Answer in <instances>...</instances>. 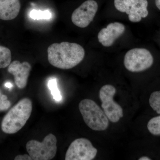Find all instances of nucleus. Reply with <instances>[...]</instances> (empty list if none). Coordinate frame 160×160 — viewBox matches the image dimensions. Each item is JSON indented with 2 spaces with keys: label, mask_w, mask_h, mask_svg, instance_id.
<instances>
[{
  "label": "nucleus",
  "mask_w": 160,
  "mask_h": 160,
  "mask_svg": "<svg viewBox=\"0 0 160 160\" xmlns=\"http://www.w3.org/2000/svg\"><path fill=\"white\" fill-rule=\"evenodd\" d=\"M147 128L151 134L160 136V116L149 120L147 124Z\"/></svg>",
  "instance_id": "14"
},
{
  "label": "nucleus",
  "mask_w": 160,
  "mask_h": 160,
  "mask_svg": "<svg viewBox=\"0 0 160 160\" xmlns=\"http://www.w3.org/2000/svg\"><path fill=\"white\" fill-rule=\"evenodd\" d=\"M98 9V3L96 1L87 0L72 12V22L78 27L86 28L93 20Z\"/></svg>",
  "instance_id": "9"
},
{
  "label": "nucleus",
  "mask_w": 160,
  "mask_h": 160,
  "mask_svg": "<svg viewBox=\"0 0 160 160\" xmlns=\"http://www.w3.org/2000/svg\"><path fill=\"white\" fill-rule=\"evenodd\" d=\"M98 150L89 140L80 138L73 141L67 149L66 160H92L96 156Z\"/></svg>",
  "instance_id": "8"
},
{
  "label": "nucleus",
  "mask_w": 160,
  "mask_h": 160,
  "mask_svg": "<svg viewBox=\"0 0 160 160\" xmlns=\"http://www.w3.org/2000/svg\"><path fill=\"white\" fill-rule=\"evenodd\" d=\"M114 4L118 10L128 15L132 22H138L149 13L147 0H114Z\"/></svg>",
  "instance_id": "7"
},
{
  "label": "nucleus",
  "mask_w": 160,
  "mask_h": 160,
  "mask_svg": "<svg viewBox=\"0 0 160 160\" xmlns=\"http://www.w3.org/2000/svg\"><path fill=\"white\" fill-rule=\"evenodd\" d=\"M116 92V89L111 85L103 86L99 91L102 109L108 119L113 123L118 122L123 117L122 108L113 100Z\"/></svg>",
  "instance_id": "6"
},
{
  "label": "nucleus",
  "mask_w": 160,
  "mask_h": 160,
  "mask_svg": "<svg viewBox=\"0 0 160 160\" xmlns=\"http://www.w3.org/2000/svg\"><path fill=\"white\" fill-rule=\"evenodd\" d=\"M48 59L51 65L62 69H72L82 61L84 48L77 43L62 42L53 43L48 47Z\"/></svg>",
  "instance_id": "1"
},
{
  "label": "nucleus",
  "mask_w": 160,
  "mask_h": 160,
  "mask_svg": "<svg viewBox=\"0 0 160 160\" xmlns=\"http://www.w3.org/2000/svg\"><path fill=\"white\" fill-rule=\"evenodd\" d=\"M5 86H6V87H8V88H10L12 86V85L10 83H7L5 84Z\"/></svg>",
  "instance_id": "22"
},
{
  "label": "nucleus",
  "mask_w": 160,
  "mask_h": 160,
  "mask_svg": "<svg viewBox=\"0 0 160 160\" xmlns=\"http://www.w3.org/2000/svg\"><path fill=\"white\" fill-rule=\"evenodd\" d=\"M11 106V102L8 100V98L2 94L0 91V111H4L9 109Z\"/></svg>",
  "instance_id": "18"
},
{
  "label": "nucleus",
  "mask_w": 160,
  "mask_h": 160,
  "mask_svg": "<svg viewBox=\"0 0 160 160\" xmlns=\"http://www.w3.org/2000/svg\"><path fill=\"white\" fill-rule=\"evenodd\" d=\"M57 143L55 136L49 133L42 142L34 140L29 141L26 144V150L32 160H51L56 154Z\"/></svg>",
  "instance_id": "4"
},
{
  "label": "nucleus",
  "mask_w": 160,
  "mask_h": 160,
  "mask_svg": "<svg viewBox=\"0 0 160 160\" xmlns=\"http://www.w3.org/2000/svg\"><path fill=\"white\" fill-rule=\"evenodd\" d=\"M32 108L30 99L24 98L19 101L3 118L2 131L7 134H14L21 130L30 118Z\"/></svg>",
  "instance_id": "2"
},
{
  "label": "nucleus",
  "mask_w": 160,
  "mask_h": 160,
  "mask_svg": "<svg viewBox=\"0 0 160 160\" xmlns=\"http://www.w3.org/2000/svg\"><path fill=\"white\" fill-rule=\"evenodd\" d=\"M153 63V57L150 52L143 48L130 49L124 57V66L132 72L144 71L151 67Z\"/></svg>",
  "instance_id": "5"
},
{
  "label": "nucleus",
  "mask_w": 160,
  "mask_h": 160,
  "mask_svg": "<svg viewBox=\"0 0 160 160\" xmlns=\"http://www.w3.org/2000/svg\"><path fill=\"white\" fill-rule=\"evenodd\" d=\"M31 69V65L28 62L21 63L14 61L8 66V71L14 76L15 83L18 88L23 89L27 86Z\"/></svg>",
  "instance_id": "10"
},
{
  "label": "nucleus",
  "mask_w": 160,
  "mask_h": 160,
  "mask_svg": "<svg viewBox=\"0 0 160 160\" xmlns=\"http://www.w3.org/2000/svg\"><path fill=\"white\" fill-rule=\"evenodd\" d=\"M156 6L160 10V0H155Z\"/></svg>",
  "instance_id": "20"
},
{
  "label": "nucleus",
  "mask_w": 160,
  "mask_h": 160,
  "mask_svg": "<svg viewBox=\"0 0 160 160\" xmlns=\"http://www.w3.org/2000/svg\"><path fill=\"white\" fill-rule=\"evenodd\" d=\"M29 16L34 20L49 19L51 18L52 14L49 10L42 11L33 9L30 12Z\"/></svg>",
  "instance_id": "17"
},
{
  "label": "nucleus",
  "mask_w": 160,
  "mask_h": 160,
  "mask_svg": "<svg viewBox=\"0 0 160 160\" xmlns=\"http://www.w3.org/2000/svg\"><path fill=\"white\" fill-rule=\"evenodd\" d=\"M48 87L51 91L53 98L57 101H61L62 97L58 89L57 80L56 79L52 78L49 80L48 82Z\"/></svg>",
  "instance_id": "16"
},
{
  "label": "nucleus",
  "mask_w": 160,
  "mask_h": 160,
  "mask_svg": "<svg viewBox=\"0 0 160 160\" xmlns=\"http://www.w3.org/2000/svg\"><path fill=\"white\" fill-rule=\"evenodd\" d=\"M139 160H151L150 158L147 157H142L138 159Z\"/></svg>",
  "instance_id": "21"
},
{
  "label": "nucleus",
  "mask_w": 160,
  "mask_h": 160,
  "mask_svg": "<svg viewBox=\"0 0 160 160\" xmlns=\"http://www.w3.org/2000/svg\"><path fill=\"white\" fill-rule=\"evenodd\" d=\"M20 9L19 0H0V19L9 21L15 18Z\"/></svg>",
  "instance_id": "12"
},
{
  "label": "nucleus",
  "mask_w": 160,
  "mask_h": 160,
  "mask_svg": "<svg viewBox=\"0 0 160 160\" xmlns=\"http://www.w3.org/2000/svg\"><path fill=\"white\" fill-rule=\"evenodd\" d=\"M78 107L84 122L89 128L98 131H104L108 128V118L94 101L89 99L82 100Z\"/></svg>",
  "instance_id": "3"
},
{
  "label": "nucleus",
  "mask_w": 160,
  "mask_h": 160,
  "mask_svg": "<svg viewBox=\"0 0 160 160\" xmlns=\"http://www.w3.org/2000/svg\"><path fill=\"white\" fill-rule=\"evenodd\" d=\"M15 160H31V158L29 155L24 154L18 155L17 156L14 158Z\"/></svg>",
  "instance_id": "19"
},
{
  "label": "nucleus",
  "mask_w": 160,
  "mask_h": 160,
  "mask_svg": "<svg viewBox=\"0 0 160 160\" xmlns=\"http://www.w3.org/2000/svg\"><path fill=\"white\" fill-rule=\"evenodd\" d=\"M11 61L10 49L0 46V69H4L9 66Z\"/></svg>",
  "instance_id": "13"
},
{
  "label": "nucleus",
  "mask_w": 160,
  "mask_h": 160,
  "mask_svg": "<svg viewBox=\"0 0 160 160\" xmlns=\"http://www.w3.org/2000/svg\"><path fill=\"white\" fill-rule=\"evenodd\" d=\"M149 104L153 110L158 114H160V90L151 93L149 97Z\"/></svg>",
  "instance_id": "15"
},
{
  "label": "nucleus",
  "mask_w": 160,
  "mask_h": 160,
  "mask_svg": "<svg viewBox=\"0 0 160 160\" xmlns=\"http://www.w3.org/2000/svg\"><path fill=\"white\" fill-rule=\"evenodd\" d=\"M125 26L122 23L115 22L110 23L103 28L98 34L99 42L105 47L113 45L115 41L124 33Z\"/></svg>",
  "instance_id": "11"
}]
</instances>
